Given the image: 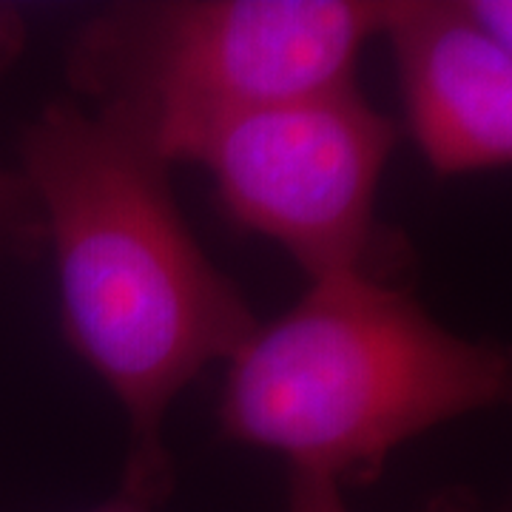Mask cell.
<instances>
[{
	"label": "cell",
	"mask_w": 512,
	"mask_h": 512,
	"mask_svg": "<svg viewBox=\"0 0 512 512\" xmlns=\"http://www.w3.org/2000/svg\"><path fill=\"white\" fill-rule=\"evenodd\" d=\"M160 504V498L154 495L140 493V490H131V487H120V493L111 498L109 504L97 507L94 512H154V507Z\"/></svg>",
	"instance_id": "obj_9"
},
{
	"label": "cell",
	"mask_w": 512,
	"mask_h": 512,
	"mask_svg": "<svg viewBox=\"0 0 512 512\" xmlns=\"http://www.w3.org/2000/svg\"><path fill=\"white\" fill-rule=\"evenodd\" d=\"M510 356L444 328L367 271L311 288L228 362L222 433L345 487L382 473L421 433L498 407Z\"/></svg>",
	"instance_id": "obj_2"
},
{
	"label": "cell",
	"mask_w": 512,
	"mask_h": 512,
	"mask_svg": "<svg viewBox=\"0 0 512 512\" xmlns=\"http://www.w3.org/2000/svg\"><path fill=\"white\" fill-rule=\"evenodd\" d=\"M387 0H151L94 15L69 80L94 111L180 163L245 111L353 80Z\"/></svg>",
	"instance_id": "obj_3"
},
{
	"label": "cell",
	"mask_w": 512,
	"mask_h": 512,
	"mask_svg": "<svg viewBox=\"0 0 512 512\" xmlns=\"http://www.w3.org/2000/svg\"><path fill=\"white\" fill-rule=\"evenodd\" d=\"M399 131L353 80L245 111L188 151L225 214L311 276L367 271L376 194Z\"/></svg>",
	"instance_id": "obj_4"
},
{
	"label": "cell",
	"mask_w": 512,
	"mask_h": 512,
	"mask_svg": "<svg viewBox=\"0 0 512 512\" xmlns=\"http://www.w3.org/2000/svg\"><path fill=\"white\" fill-rule=\"evenodd\" d=\"M23 20L15 12H6L0 9V72L20 55L23 49Z\"/></svg>",
	"instance_id": "obj_8"
},
{
	"label": "cell",
	"mask_w": 512,
	"mask_h": 512,
	"mask_svg": "<svg viewBox=\"0 0 512 512\" xmlns=\"http://www.w3.org/2000/svg\"><path fill=\"white\" fill-rule=\"evenodd\" d=\"M379 37L396 57L407 126L427 165L478 174L512 157V49L470 0H387Z\"/></svg>",
	"instance_id": "obj_5"
},
{
	"label": "cell",
	"mask_w": 512,
	"mask_h": 512,
	"mask_svg": "<svg viewBox=\"0 0 512 512\" xmlns=\"http://www.w3.org/2000/svg\"><path fill=\"white\" fill-rule=\"evenodd\" d=\"M342 490L345 487H339L336 481L325 476L291 470L288 512H350Z\"/></svg>",
	"instance_id": "obj_7"
},
{
	"label": "cell",
	"mask_w": 512,
	"mask_h": 512,
	"mask_svg": "<svg viewBox=\"0 0 512 512\" xmlns=\"http://www.w3.org/2000/svg\"><path fill=\"white\" fill-rule=\"evenodd\" d=\"M0 234H9L18 242L43 239L40 217H37L35 200L20 174L0 168Z\"/></svg>",
	"instance_id": "obj_6"
},
{
	"label": "cell",
	"mask_w": 512,
	"mask_h": 512,
	"mask_svg": "<svg viewBox=\"0 0 512 512\" xmlns=\"http://www.w3.org/2000/svg\"><path fill=\"white\" fill-rule=\"evenodd\" d=\"M20 157L55 251L66 336L126 413L123 484L163 498L171 404L205 367L231 362L259 322L191 234L143 134L55 100L23 128Z\"/></svg>",
	"instance_id": "obj_1"
}]
</instances>
